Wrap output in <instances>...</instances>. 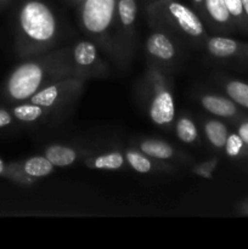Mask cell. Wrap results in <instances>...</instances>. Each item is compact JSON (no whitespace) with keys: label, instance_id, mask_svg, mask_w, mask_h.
I'll use <instances>...</instances> for the list:
<instances>
[{"label":"cell","instance_id":"1","mask_svg":"<svg viewBox=\"0 0 248 249\" xmlns=\"http://www.w3.org/2000/svg\"><path fill=\"white\" fill-rule=\"evenodd\" d=\"M71 45L34 56L17 66L7 79V95L15 101H26L51 83L79 78L70 56Z\"/></svg>","mask_w":248,"mask_h":249},{"label":"cell","instance_id":"2","mask_svg":"<svg viewBox=\"0 0 248 249\" xmlns=\"http://www.w3.org/2000/svg\"><path fill=\"white\" fill-rule=\"evenodd\" d=\"M18 53L34 57L56 49L62 38V26L53 7L44 0H24L17 17Z\"/></svg>","mask_w":248,"mask_h":249},{"label":"cell","instance_id":"3","mask_svg":"<svg viewBox=\"0 0 248 249\" xmlns=\"http://www.w3.org/2000/svg\"><path fill=\"white\" fill-rule=\"evenodd\" d=\"M146 18L151 28L167 32L181 45L203 48L209 36L197 12L179 0H152L146 7Z\"/></svg>","mask_w":248,"mask_h":249},{"label":"cell","instance_id":"4","mask_svg":"<svg viewBox=\"0 0 248 249\" xmlns=\"http://www.w3.org/2000/svg\"><path fill=\"white\" fill-rule=\"evenodd\" d=\"M118 0H84L78 5V21L87 39L116 62L114 22Z\"/></svg>","mask_w":248,"mask_h":249},{"label":"cell","instance_id":"5","mask_svg":"<svg viewBox=\"0 0 248 249\" xmlns=\"http://www.w3.org/2000/svg\"><path fill=\"white\" fill-rule=\"evenodd\" d=\"M143 89L146 109L151 122L159 128H172L177 113L172 83L167 71L150 61L143 78Z\"/></svg>","mask_w":248,"mask_h":249},{"label":"cell","instance_id":"6","mask_svg":"<svg viewBox=\"0 0 248 249\" xmlns=\"http://www.w3.org/2000/svg\"><path fill=\"white\" fill-rule=\"evenodd\" d=\"M136 19H138L136 0H118L113 38L117 55L116 63L122 68L126 67L134 56L136 40Z\"/></svg>","mask_w":248,"mask_h":249},{"label":"cell","instance_id":"7","mask_svg":"<svg viewBox=\"0 0 248 249\" xmlns=\"http://www.w3.org/2000/svg\"><path fill=\"white\" fill-rule=\"evenodd\" d=\"M85 80L80 78H67L46 85L28 99L32 104L40 105L58 112L73 104L84 89Z\"/></svg>","mask_w":248,"mask_h":249},{"label":"cell","instance_id":"8","mask_svg":"<svg viewBox=\"0 0 248 249\" xmlns=\"http://www.w3.org/2000/svg\"><path fill=\"white\" fill-rule=\"evenodd\" d=\"M99 48L89 39H82L71 45V62L80 79L108 77L109 67L101 58Z\"/></svg>","mask_w":248,"mask_h":249},{"label":"cell","instance_id":"9","mask_svg":"<svg viewBox=\"0 0 248 249\" xmlns=\"http://www.w3.org/2000/svg\"><path fill=\"white\" fill-rule=\"evenodd\" d=\"M181 46L174 36L158 28H152L145 43L150 61L160 66L167 72L173 71L181 58Z\"/></svg>","mask_w":248,"mask_h":249},{"label":"cell","instance_id":"10","mask_svg":"<svg viewBox=\"0 0 248 249\" xmlns=\"http://www.w3.org/2000/svg\"><path fill=\"white\" fill-rule=\"evenodd\" d=\"M203 49L211 57L220 61L248 63V43L224 36H208Z\"/></svg>","mask_w":248,"mask_h":249},{"label":"cell","instance_id":"11","mask_svg":"<svg viewBox=\"0 0 248 249\" xmlns=\"http://www.w3.org/2000/svg\"><path fill=\"white\" fill-rule=\"evenodd\" d=\"M198 102L204 111L216 118L236 122L245 114L242 108L235 101H232L228 95L209 91L201 92L198 95Z\"/></svg>","mask_w":248,"mask_h":249},{"label":"cell","instance_id":"12","mask_svg":"<svg viewBox=\"0 0 248 249\" xmlns=\"http://www.w3.org/2000/svg\"><path fill=\"white\" fill-rule=\"evenodd\" d=\"M204 24L215 33L229 34L236 32L235 24L224 0H204Z\"/></svg>","mask_w":248,"mask_h":249},{"label":"cell","instance_id":"13","mask_svg":"<svg viewBox=\"0 0 248 249\" xmlns=\"http://www.w3.org/2000/svg\"><path fill=\"white\" fill-rule=\"evenodd\" d=\"M136 147L151 158L163 162H172V160L185 162L190 160L189 156L177 150L172 143L159 139H142L136 143Z\"/></svg>","mask_w":248,"mask_h":249},{"label":"cell","instance_id":"14","mask_svg":"<svg viewBox=\"0 0 248 249\" xmlns=\"http://www.w3.org/2000/svg\"><path fill=\"white\" fill-rule=\"evenodd\" d=\"M125 160L128 167H130L134 172L140 174H151V173H169L175 170L173 164L163 160H157L151 158L150 156L141 152L138 147L126 148L124 151Z\"/></svg>","mask_w":248,"mask_h":249},{"label":"cell","instance_id":"15","mask_svg":"<svg viewBox=\"0 0 248 249\" xmlns=\"http://www.w3.org/2000/svg\"><path fill=\"white\" fill-rule=\"evenodd\" d=\"M43 155L56 167H68L74 164L79 160H84L85 158L92 155L89 150H80V148L73 147L68 145H61V143H51L44 148Z\"/></svg>","mask_w":248,"mask_h":249},{"label":"cell","instance_id":"16","mask_svg":"<svg viewBox=\"0 0 248 249\" xmlns=\"http://www.w3.org/2000/svg\"><path fill=\"white\" fill-rule=\"evenodd\" d=\"M84 164L95 170H122L128 167L124 152L119 150L108 151L101 155H91L85 158Z\"/></svg>","mask_w":248,"mask_h":249},{"label":"cell","instance_id":"17","mask_svg":"<svg viewBox=\"0 0 248 249\" xmlns=\"http://www.w3.org/2000/svg\"><path fill=\"white\" fill-rule=\"evenodd\" d=\"M202 126H203L204 136L209 145L216 151L224 150L226 139L230 133L228 124L220 118H207L203 121Z\"/></svg>","mask_w":248,"mask_h":249},{"label":"cell","instance_id":"18","mask_svg":"<svg viewBox=\"0 0 248 249\" xmlns=\"http://www.w3.org/2000/svg\"><path fill=\"white\" fill-rule=\"evenodd\" d=\"M55 113H57V112L53 111V109L40 106V105L32 104L29 101L28 104H21L12 109V116L18 119L19 122H24V123H35V122L46 121Z\"/></svg>","mask_w":248,"mask_h":249},{"label":"cell","instance_id":"19","mask_svg":"<svg viewBox=\"0 0 248 249\" xmlns=\"http://www.w3.org/2000/svg\"><path fill=\"white\" fill-rule=\"evenodd\" d=\"M19 169L27 177L32 178L34 180H38L40 178H45L48 175L53 174L55 170V165L45 157V156H34L28 158L21 163Z\"/></svg>","mask_w":248,"mask_h":249},{"label":"cell","instance_id":"20","mask_svg":"<svg viewBox=\"0 0 248 249\" xmlns=\"http://www.w3.org/2000/svg\"><path fill=\"white\" fill-rule=\"evenodd\" d=\"M219 82L225 95L235 101L241 108L248 111V83L233 78H221Z\"/></svg>","mask_w":248,"mask_h":249},{"label":"cell","instance_id":"21","mask_svg":"<svg viewBox=\"0 0 248 249\" xmlns=\"http://www.w3.org/2000/svg\"><path fill=\"white\" fill-rule=\"evenodd\" d=\"M175 135L186 145H195L199 139V130L194 119L187 114H180L174 121Z\"/></svg>","mask_w":248,"mask_h":249},{"label":"cell","instance_id":"22","mask_svg":"<svg viewBox=\"0 0 248 249\" xmlns=\"http://www.w3.org/2000/svg\"><path fill=\"white\" fill-rule=\"evenodd\" d=\"M224 153L231 160H245L248 158V146L237 134V131H230L224 146Z\"/></svg>","mask_w":248,"mask_h":249},{"label":"cell","instance_id":"23","mask_svg":"<svg viewBox=\"0 0 248 249\" xmlns=\"http://www.w3.org/2000/svg\"><path fill=\"white\" fill-rule=\"evenodd\" d=\"M236 29L248 36V16L242 0H224Z\"/></svg>","mask_w":248,"mask_h":249},{"label":"cell","instance_id":"24","mask_svg":"<svg viewBox=\"0 0 248 249\" xmlns=\"http://www.w3.org/2000/svg\"><path fill=\"white\" fill-rule=\"evenodd\" d=\"M218 163H219L218 157L209 158V160H204V162L194 165V168H192V173H194L195 175H198V177L204 178V179L212 180L214 178V172H215L216 167H218Z\"/></svg>","mask_w":248,"mask_h":249},{"label":"cell","instance_id":"25","mask_svg":"<svg viewBox=\"0 0 248 249\" xmlns=\"http://www.w3.org/2000/svg\"><path fill=\"white\" fill-rule=\"evenodd\" d=\"M236 126V130L238 135L243 139V141L246 142V145L248 146V116L247 114H243L240 119H237L236 122H233Z\"/></svg>","mask_w":248,"mask_h":249},{"label":"cell","instance_id":"26","mask_svg":"<svg viewBox=\"0 0 248 249\" xmlns=\"http://www.w3.org/2000/svg\"><path fill=\"white\" fill-rule=\"evenodd\" d=\"M191 2L192 9L197 12V15L201 17L204 23V17H206V15H204V0H191Z\"/></svg>","mask_w":248,"mask_h":249},{"label":"cell","instance_id":"27","mask_svg":"<svg viewBox=\"0 0 248 249\" xmlns=\"http://www.w3.org/2000/svg\"><path fill=\"white\" fill-rule=\"evenodd\" d=\"M12 122V114L5 109H0V128L10 125Z\"/></svg>","mask_w":248,"mask_h":249},{"label":"cell","instance_id":"28","mask_svg":"<svg viewBox=\"0 0 248 249\" xmlns=\"http://www.w3.org/2000/svg\"><path fill=\"white\" fill-rule=\"evenodd\" d=\"M236 212L242 216H248V198L238 202L236 206Z\"/></svg>","mask_w":248,"mask_h":249},{"label":"cell","instance_id":"29","mask_svg":"<svg viewBox=\"0 0 248 249\" xmlns=\"http://www.w3.org/2000/svg\"><path fill=\"white\" fill-rule=\"evenodd\" d=\"M2 174H6V167H5L4 162L0 160V175H2Z\"/></svg>","mask_w":248,"mask_h":249},{"label":"cell","instance_id":"30","mask_svg":"<svg viewBox=\"0 0 248 249\" xmlns=\"http://www.w3.org/2000/svg\"><path fill=\"white\" fill-rule=\"evenodd\" d=\"M67 1H70L72 5H75V6H78V5H79L80 2L84 1V0H67Z\"/></svg>","mask_w":248,"mask_h":249},{"label":"cell","instance_id":"31","mask_svg":"<svg viewBox=\"0 0 248 249\" xmlns=\"http://www.w3.org/2000/svg\"><path fill=\"white\" fill-rule=\"evenodd\" d=\"M243 1V6H245V10H246V14H247L248 16V0H242Z\"/></svg>","mask_w":248,"mask_h":249},{"label":"cell","instance_id":"32","mask_svg":"<svg viewBox=\"0 0 248 249\" xmlns=\"http://www.w3.org/2000/svg\"><path fill=\"white\" fill-rule=\"evenodd\" d=\"M0 1H7V0H0Z\"/></svg>","mask_w":248,"mask_h":249}]
</instances>
